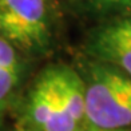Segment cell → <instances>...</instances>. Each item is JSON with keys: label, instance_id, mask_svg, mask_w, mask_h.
Instances as JSON below:
<instances>
[{"label": "cell", "instance_id": "8", "mask_svg": "<svg viewBox=\"0 0 131 131\" xmlns=\"http://www.w3.org/2000/svg\"><path fill=\"white\" fill-rule=\"evenodd\" d=\"M121 23V26H122V28L126 31L130 36H131V19L130 20H123V21H119Z\"/></svg>", "mask_w": 131, "mask_h": 131}, {"label": "cell", "instance_id": "6", "mask_svg": "<svg viewBox=\"0 0 131 131\" xmlns=\"http://www.w3.org/2000/svg\"><path fill=\"white\" fill-rule=\"evenodd\" d=\"M0 67L17 70V58L14 47L3 38H0Z\"/></svg>", "mask_w": 131, "mask_h": 131}, {"label": "cell", "instance_id": "10", "mask_svg": "<svg viewBox=\"0 0 131 131\" xmlns=\"http://www.w3.org/2000/svg\"><path fill=\"white\" fill-rule=\"evenodd\" d=\"M91 131H121V130H103V128H94V130H91Z\"/></svg>", "mask_w": 131, "mask_h": 131}, {"label": "cell", "instance_id": "3", "mask_svg": "<svg viewBox=\"0 0 131 131\" xmlns=\"http://www.w3.org/2000/svg\"><path fill=\"white\" fill-rule=\"evenodd\" d=\"M55 78L58 90L75 122H80L86 112V88L82 80L71 70H56Z\"/></svg>", "mask_w": 131, "mask_h": 131}, {"label": "cell", "instance_id": "7", "mask_svg": "<svg viewBox=\"0 0 131 131\" xmlns=\"http://www.w3.org/2000/svg\"><path fill=\"white\" fill-rule=\"evenodd\" d=\"M19 70H9L0 67V102L7 96L8 92L16 84Z\"/></svg>", "mask_w": 131, "mask_h": 131}, {"label": "cell", "instance_id": "5", "mask_svg": "<svg viewBox=\"0 0 131 131\" xmlns=\"http://www.w3.org/2000/svg\"><path fill=\"white\" fill-rule=\"evenodd\" d=\"M56 96V83H55V72L50 71L43 75L35 90L31 95V103H29V112L34 122L39 127L44 128L46 123L52 114L53 103Z\"/></svg>", "mask_w": 131, "mask_h": 131}, {"label": "cell", "instance_id": "1", "mask_svg": "<svg viewBox=\"0 0 131 131\" xmlns=\"http://www.w3.org/2000/svg\"><path fill=\"white\" fill-rule=\"evenodd\" d=\"M84 116L103 130L131 124V80L108 71L98 74L86 90Z\"/></svg>", "mask_w": 131, "mask_h": 131}, {"label": "cell", "instance_id": "9", "mask_svg": "<svg viewBox=\"0 0 131 131\" xmlns=\"http://www.w3.org/2000/svg\"><path fill=\"white\" fill-rule=\"evenodd\" d=\"M99 3L103 4H116V3H126V2H131V0H98Z\"/></svg>", "mask_w": 131, "mask_h": 131}, {"label": "cell", "instance_id": "11", "mask_svg": "<svg viewBox=\"0 0 131 131\" xmlns=\"http://www.w3.org/2000/svg\"><path fill=\"white\" fill-rule=\"evenodd\" d=\"M19 131H24V130H19Z\"/></svg>", "mask_w": 131, "mask_h": 131}, {"label": "cell", "instance_id": "2", "mask_svg": "<svg viewBox=\"0 0 131 131\" xmlns=\"http://www.w3.org/2000/svg\"><path fill=\"white\" fill-rule=\"evenodd\" d=\"M47 36L44 0H0V38L34 48Z\"/></svg>", "mask_w": 131, "mask_h": 131}, {"label": "cell", "instance_id": "4", "mask_svg": "<svg viewBox=\"0 0 131 131\" xmlns=\"http://www.w3.org/2000/svg\"><path fill=\"white\" fill-rule=\"evenodd\" d=\"M99 46L103 53L131 75V36L122 28L121 23L104 29L99 38Z\"/></svg>", "mask_w": 131, "mask_h": 131}]
</instances>
